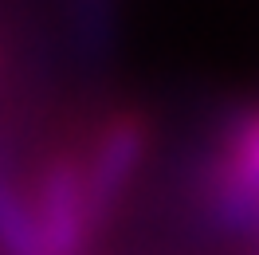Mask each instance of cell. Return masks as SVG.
Wrapping results in <instances>:
<instances>
[{"label":"cell","instance_id":"obj_3","mask_svg":"<svg viewBox=\"0 0 259 255\" xmlns=\"http://www.w3.org/2000/svg\"><path fill=\"white\" fill-rule=\"evenodd\" d=\"M0 255H44L32 196L4 177H0Z\"/></svg>","mask_w":259,"mask_h":255},{"label":"cell","instance_id":"obj_2","mask_svg":"<svg viewBox=\"0 0 259 255\" xmlns=\"http://www.w3.org/2000/svg\"><path fill=\"white\" fill-rule=\"evenodd\" d=\"M146 142H149V130L138 114H114L98 130L95 149L82 165V185H87V204H91L95 228L122 200L130 177L138 173V165L146 157Z\"/></svg>","mask_w":259,"mask_h":255},{"label":"cell","instance_id":"obj_1","mask_svg":"<svg viewBox=\"0 0 259 255\" xmlns=\"http://www.w3.org/2000/svg\"><path fill=\"white\" fill-rule=\"evenodd\" d=\"M32 204H35V220H39L44 255H79L82 243L95 232L79 161L55 157L51 165H44Z\"/></svg>","mask_w":259,"mask_h":255}]
</instances>
